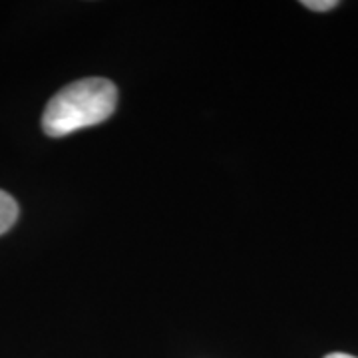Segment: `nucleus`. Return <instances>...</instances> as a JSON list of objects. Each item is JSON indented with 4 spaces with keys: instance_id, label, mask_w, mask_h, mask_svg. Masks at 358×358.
<instances>
[{
    "instance_id": "nucleus-1",
    "label": "nucleus",
    "mask_w": 358,
    "mask_h": 358,
    "mask_svg": "<svg viewBox=\"0 0 358 358\" xmlns=\"http://www.w3.org/2000/svg\"><path fill=\"white\" fill-rule=\"evenodd\" d=\"M117 90L106 78H86L62 88L52 98L44 115L42 128L50 138H64L78 129L106 122L114 114Z\"/></svg>"
},
{
    "instance_id": "nucleus-2",
    "label": "nucleus",
    "mask_w": 358,
    "mask_h": 358,
    "mask_svg": "<svg viewBox=\"0 0 358 358\" xmlns=\"http://www.w3.org/2000/svg\"><path fill=\"white\" fill-rule=\"evenodd\" d=\"M18 219V203L13 195L0 189V235L13 227Z\"/></svg>"
},
{
    "instance_id": "nucleus-3",
    "label": "nucleus",
    "mask_w": 358,
    "mask_h": 358,
    "mask_svg": "<svg viewBox=\"0 0 358 358\" xmlns=\"http://www.w3.org/2000/svg\"><path fill=\"white\" fill-rule=\"evenodd\" d=\"M303 6H307L310 10L324 13V10H333L334 6H338V2H336V0H305Z\"/></svg>"
},
{
    "instance_id": "nucleus-4",
    "label": "nucleus",
    "mask_w": 358,
    "mask_h": 358,
    "mask_svg": "<svg viewBox=\"0 0 358 358\" xmlns=\"http://www.w3.org/2000/svg\"><path fill=\"white\" fill-rule=\"evenodd\" d=\"M324 358H357L352 357V355H345V352H333V355H329V357Z\"/></svg>"
}]
</instances>
